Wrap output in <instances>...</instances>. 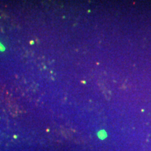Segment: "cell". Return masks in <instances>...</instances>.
I'll use <instances>...</instances> for the list:
<instances>
[{"label": "cell", "mask_w": 151, "mask_h": 151, "mask_svg": "<svg viewBox=\"0 0 151 151\" xmlns=\"http://www.w3.org/2000/svg\"><path fill=\"white\" fill-rule=\"evenodd\" d=\"M0 50H1V51H4V50H5V47L1 43H0Z\"/></svg>", "instance_id": "obj_2"}, {"label": "cell", "mask_w": 151, "mask_h": 151, "mask_svg": "<svg viewBox=\"0 0 151 151\" xmlns=\"http://www.w3.org/2000/svg\"><path fill=\"white\" fill-rule=\"evenodd\" d=\"M106 137V134L104 131H101L99 132V137L100 139H104Z\"/></svg>", "instance_id": "obj_1"}]
</instances>
